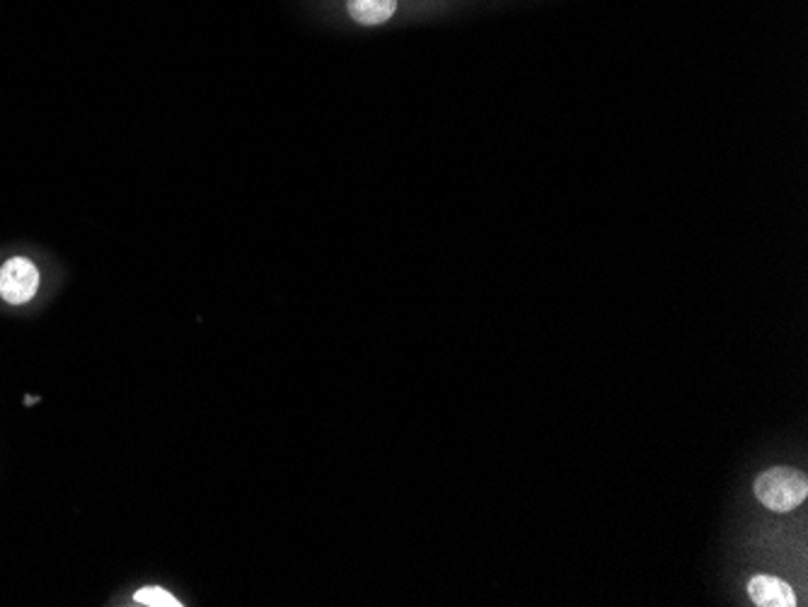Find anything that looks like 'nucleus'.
<instances>
[{"instance_id":"nucleus-1","label":"nucleus","mask_w":808,"mask_h":607,"mask_svg":"<svg viewBox=\"0 0 808 607\" xmlns=\"http://www.w3.org/2000/svg\"><path fill=\"white\" fill-rule=\"evenodd\" d=\"M310 18L342 30H388L434 22L456 12L448 0H301Z\"/></svg>"},{"instance_id":"nucleus-2","label":"nucleus","mask_w":808,"mask_h":607,"mask_svg":"<svg viewBox=\"0 0 808 607\" xmlns=\"http://www.w3.org/2000/svg\"><path fill=\"white\" fill-rule=\"evenodd\" d=\"M808 493V479L794 468H772L756 479V497L775 513H789L801 506Z\"/></svg>"},{"instance_id":"nucleus-3","label":"nucleus","mask_w":808,"mask_h":607,"mask_svg":"<svg viewBox=\"0 0 808 607\" xmlns=\"http://www.w3.org/2000/svg\"><path fill=\"white\" fill-rule=\"evenodd\" d=\"M39 270L27 257H12L0 266V298L10 305H22L39 291Z\"/></svg>"},{"instance_id":"nucleus-5","label":"nucleus","mask_w":808,"mask_h":607,"mask_svg":"<svg viewBox=\"0 0 808 607\" xmlns=\"http://www.w3.org/2000/svg\"><path fill=\"white\" fill-rule=\"evenodd\" d=\"M136 603L148 605V607H179L182 605L175 596H169V593L163 588H140L136 593Z\"/></svg>"},{"instance_id":"nucleus-6","label":"nucleus","mask_w":808,"mask_h":607,"mask_svg":"<svg viewBox=\"0 0 808 607\" xmlns=\"http://www.w3.org/2000/svg\"><path fill=\"white\" fill-rule=\"evenodd\" d=\"M470 3H477V0H450V6L456 8V10H460L465 6H470Z\"/></svg>"},{"instance_id":"nucleus-7","label":"nucleus","mask_w":808,"mask_h":607,"mask_svg":"<svg viewBox=\"0 0 808 607\" xmlns=\"http://www.w3.org/2000/svg\"><path fill=\"white\" fill-rule=\"evenodd\" d=\"M448 3H450V0H448Z\"/></svg>"},{"instance_id":"nucleus-4","label":"nucleus","mask_w":808,"mask_h":607,"mask_svg":"<svg viewBox=\"0 0 808 607\" xmlns=\"http://www.w3.org/2000/svg\"><path fill=\"white\" fill-rule=\"evenodd\" d=\"M748 596L758 607H794V588L775 576H753L748 584Z\"/></svg>"}]
</instances>
